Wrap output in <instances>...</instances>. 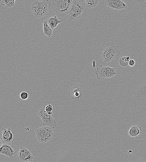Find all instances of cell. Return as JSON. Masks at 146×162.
I'll use <instances>...</instances> for the list:
<instances>
[{"instance_id":"cell-1","label":"cell","mask_w":146,"mask_h":162,"mask_svg":"<svg viewBox=\"0 0 146 162\" xmlns=\"http://www.w3.org/2000/svg\"><path fill=\"white\" fill-rule=\"evenodd\" d=\"M73 0H49L50 7L60 17L68 14Z\"/></svg>"},{"instance_id":"cell-2","label":"cell","mask_w":146,"mask_h":162,"mask_svg":"<svg viewBox=\"0 0 146 162\" xmlns=\"http://www.w3.org/2000/svg\"><path fill=\"white\" fill-rule=\"evenodd\" d=\"M86 7L83 0H73L68 14L67 22H70L80 18Z\"/></svg>"},{"instance_id":"cell-3","label":"cell","mask_w":146,"mask_h":162,"mask_svg":"<svg viewBox=\"0 0 146 162\" xmlns=\"http://www.w3.org/2000/svg\"><path fill=\"white\" fill-rule=\"evenodd\" d=\"M120 55L119 47L112 41L109 42L101 53L100 59L104 61V64L109 63Z\"/></svg>"},{"instance_id":"cell-4","label":"cell","mask_w":146,"mask_h":162,"mask_svg":"<svg viewBox=\"0 0 146 162\" xmlns=\"http://www.w3.org/2000/svg\"><path fill=\"white\" fill-rule=\"evenodd\" d=\"M50 3L49 0L42 1L35 0L31 5V10L35 17L37 18H40L47 15Z\"/></svg>"},{"instance_id":"cell-5","label":"cell","mask_w":146,"mask_h":162,"mask_svg":"<svg viewBox=\"0 0 146 162\" xmlns=\"http://www.w3.org/2000/svg\"><path fill=\"white\" fill-rule=\"evenodd\" d=\"M38 141L43 143H47L53 137V129L48 126H44L37 128L35 131Z\"/></svg>"},{"instance_id":"cell-6","label":"cell","mask_w":146,"mask_h":162,"mask_svg":"<svg viewBox=\"0 0 146 162\" xmlns=\"http://www.w3.org/2000/svg\"><path fill=\"white\" fill-rule=\"evenodd\" d=\"M115 69V68L109 66H103L101 65L97 68L95 73L97 79H106L112 77L117 74Z\"/></svg>"},{"instance_id":"cell-7","label":"cell","mask_w":146,"mask_h":162,"mask_svg":"<svg viewBox=\"0 0 146 162\" xmlns=\"http://www.w3.org/2000/svg\"><path fill=\"white\" fill-rule=\"evenodd\" d=\"M85 89L83 86L78 83H73L69 88L68 95L73 99L79 98L83 96Z\"/></svg>"},{"instance_id":"cell-8","label":"cell","mask_w":146,"mask_h":162,"mask_svg":"<svg viewBox=\"0 0 146 162\" xmlns=\"http://www.w3.org/2000/svg\"><path fill=\"white\" fill-rule=\"evenodd\" d=\"M17 159L20 162H32L34 157L30 150L24 147L20 146L19 151L17 152Z\"/></svg>"},{"instance_id":"cell-9","label":"cell","mask_w":146,"mask_h":162,"mask_svg":"<svg viewBox=\"0 0 146 162\" xmlns=\"http://www.w3.org/2000/svg\"><path fill=\"white\" fill-rule=\"evenodd\" d=\"M105 5L116 11L124 10L128 8L127 5L122 0H105Z\"/></svg>"},{"instance_id":"cell-10","label":"cell","mask_w":146,"mask_h":162,"mask_svg":"<svg viewBox=\"0 0 146 162\" xmlns=\"http://www.w3.org/2000/svg\"><path fill=\"white\" fill-rule=\"evenodd\" d=\"M2 141L3 144H11L15 140L14 133L12 131L10 128L8 129L4 128H2Z\"/></svg>"},{"instance_id":"cell-11","label":"cell","mask_w":146,"mask_h":162,"mask_svg":"<svg viewBox=\"0 0 146 162\" xmlns=\"http://www.w3.org/2000/svg\"><path fill=\"white\" fill-rule=\"evenodd\" d=\"M39 117L43 121V125L44 126H48L53 129L56 126L57 123L55 120L52 115L48 114L46 111Z\"/></svg>"},{"instance_id":"cell-12","label":"cell","mask_w":146,"mask_h":162,"mask_svg":"<svg viewBox=\"0 0 146 162\" xmlns=\"http://www.w3.org/2000/svg\"><path fill=\"white\" fill-rule=\"evenodd\" d=\"M0 153L8 157L10 159L14 158L16 152L10 144H3L0 149Z\"/></svg>"},{"instance_id":"cell-13","label":"cell","mask_w":146,"mask_h":162,"mask_svg":"<svg viewBox=\"0 0 146 162\" xmlns=\"http://www.w3.org/2000/svg\"><path fill=\"white\" fill-rule=\"evenodd\" d=\"M46 20L50 27L53 30L57 27L58 24L61 23L63 19L59 20L56 16H54L47 17Z\"/></svg>"},{"instance_id":"cell-14","label":"cell","mask_w":146,"mask_h":162,"mask_svg":"<svg viewBox=\"0 0 146 162\" xmlns=\"http://www.w3.org/2000/svg\"><path fill=\"white\" fill-rule=\"evenodd\" d=\"M142 132V129L139 125L134 124L130 128L128 134L130 136L137 138Z\"/></svg>"},{"instance_id":"cell-15","label":"cell","mask_w":146,"mask_h":162,"mask_svg":"<svg viewBox=\"0 0 146 162\" xmlns=\"http://www.w3.org/2000/svg\"><path fill=\"white\" fill-rule=\"evenodd\" d=\"M43 24L44 34L48 37H50L53 35V30L48 25L46 20L43 22Z\"/></svg>"},{"instance_id":"cell-16","label":"cell","mask_w":146,"mask_h":162,"mask_svg":"<svg viewBox=\"0 0 146 162\" xmlns=\"http://www.w3.org/2000/svg\"><path fill=\"white\" fill-rule=\"evenodd\" d=\"M130 60L129 56H123L119 59V63L121 66L125 67L129 65L128 62Z\"/></svg>"},{"instance_id":"cell-17","label":"cell","mask_w":146,"mask_h":162,"mask_svg":"<svg viewBox=\"0 0 146 162\" xmlns=\"http://www.w3.org/2000/svg\"><path fill=\"white\" fill-rule=\"evenodd\" d=\"M99 0H85L86 7L90 8L96 7Z\"/></svg>"},{"instance_id":"cell-18","label":"cell","mask_w":146,"mask_h":162,"mask_svg":"<svg viewBox=\"0 0 146 162\" xmlns=\"http://www.w3.org/2000/svg\"><path fill=\"white\" fill-rule=\"evenodd\" d=\"M18 0H0L1 4L2 5H6L7 7H13L15 5V1Z\"/></svg>"},{"instance_id":"cell-19","label":"cell","mask_w":146,"mask_h":162,"mask_svg":"<svg viewBox=\"0 0 146 162\" xmlns=\"http://www.w3.org/2000/svg\"><path fill=\"white\" fill-rule=\"evenodd\" d=\"M28 93L26 92H22L20 94V98L23 100L27 99L28 98Z\"/></svg>"},{"instance_id":"cell-20","label":"cell","mask_w":146,"mask_h":162,"mask_svg":"<svg viewBox=\"0 0 146 162\" xmlns=\"http://www.w3.org/2000/svg\"><path fill=\"white\" fill-rule=\"evenodd\" d=\"M53 109V106L51 104H49L45 106V110L47 112H52Z\"/></svg>"},{"instance_id":"cell-21","label":"cell","mask_w":146,"mask_h":162,"mask_svg":"<svg viewBox=\"0 0 146 162\" xmlns=\"http://www.w3.org/2000/svg\"><path fill=\"white\" fill-rule=\"evenodd\" d=\"M135 63V61L133 59H130L128 62V65L131 67H133Z\"/></svg>"},{"instance_id":"cell-22","label":"cell","mask_w":146,"mask_h":162,"mask_svg":"<svg viewBox=\"0 0 146 162\" xmlns=\"http://www.w3.org/2000/svg\"><path fill=\"white\" fill-rule=\"evenodd\" d=\"M96 67V62L95 60L92 61V68H95Z\"/></svg>"},{"instance_id":"cell-23","label":"cell","mask_w":146,"mask_h":162,"mask_svg":"<svg viewBox=\"0 0 146 162\" xmlns=\"http://www.w3.org/2000/svg\"><path fill=\"white\" fill-rule=\"evenodd\" d=\"M128 153H133L135 154H136V155H140V156H142V157H144V158H146V157L144 156H142V155H139V154H137V153H134V152H132V151L131 150H128Z\"/></svg>"},{"instance_id":"cell-24","label":"cell","mask_w":146,"mask_h":162,"mask_svg":"<svg viewBox=\"0 0 146 162\" xmlns=\"http://www.w3.org/2000/svg\"><path fill=\"white\" fill-rule=\"evenodd\" d=\"M0 147H1V146L2 145V144H3V142H2V141L1 140H0Z\"/></svg>"},{"instance_id":"cell-25","label":"cell","mask_w":146,"mask_h":162,"mask_svg":"<svg viewBox=\"0 0 146 162\" xmlns=\"http://www.w3.org/2000/svg\"></svg>"}]
</instances>
